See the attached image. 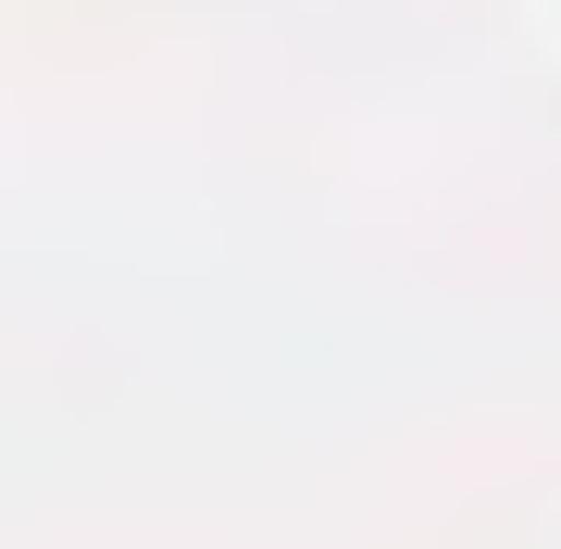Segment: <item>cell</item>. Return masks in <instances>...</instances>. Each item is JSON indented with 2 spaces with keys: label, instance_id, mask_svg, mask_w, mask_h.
Listing matches in <instances>:
<instances>
[]
</instances>
